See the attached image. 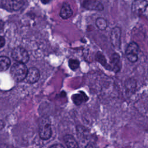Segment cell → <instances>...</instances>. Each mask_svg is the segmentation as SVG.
I'll return each instance as SVG.
<instances>
[{
    "label": "cell",
    "mask_w": 148,
    "mask_h": 148,
    "mask_svg": "<svg viewBox=\"0 0 148 148\" xmlns=\"http://www.w3.org/2000/svg\"><path fill=\"white\" fill-rule=\"evenodd\" d=\"M132 12L148 20V2L146 0H135L131 6Z\"/></svg>",
    "instance_id": "obj_3"
},
{
    "label": "cell",
    "mask_w": 148,
    "mask_h": 148,
    "mask_svg": "<svg viewBox=\"0 0 148 148\" xmlns=\"http://www.w3.org/2000/svg\"><path fill=\"white\" fill-rule=\"evenodd\" d=\"M28 69L24 63L17 62L11 67L10 74L16 82H21L25 79Z\"/></svg>",
    "instance_id": "obj_1"
},
{
    "label": "cell",
    "mask_w": 148,
    "mask_h": 148,
    "mask_svg": "<svg viewBox=\"0 0 148 148\" xmlns=\"http://www.w3.org/2000/svg\"><path fill=\"white\" fill-rule=\"evenodd\" d=\"M60 16L63 19H67L73 14V10L68 2H65L62 5L60 12Z\"/></svg>",
    "instance_id": "obj_10"
},
{
    "label": "cell",
    "mask_w": 148,
    "mask_h": 148,
    "mask_svg": "<svg viewBox=\"0 0 148 148\" xmlns=\"http://www.w3.org/2000/svg\"><path fill=\"white\" fill-rule=\"evenodd\" d=\"M95 25L100 30H105L108 27L106 20L103 17H98L96 19Z\"/></svg>",
    "instance_id": "obj_16"
},
{
    "label": "cell",
    "mask_w": 148,
    "mask_h": 148,
    "mask_svg": "<svg viewBox=\"0 0 148 148\" xmlns=\"http://www.w3.org/2000/svg\"><path fill=\"white\" fill-rule=\"evenodd\" d=\"M5 38L3 36H0V47H3L5 45Z\"/></svg>",
    "instance_id": "obj_18"
},
{
    "label": "cell",
    "mask_w": 148,
    "mask_h": 148,
    "mask_svg": "<svg viewBox=\"0 0 148 148\" xmlns=\"http://www.w3.org/2000/svg\"><path fill=\"white\" fill-rule=\"evenodd\" d=\"M68 65L69 68L72 70L75 71L79 68L80 65V62L79 61V60L76 59H71L69 60Z\"/></svg>",
    "instance_id": "obj_17"
},
{
    "label": "cell",
    "mask_w": 148,
    "mask_h": 148,
    "mask_svg": "<svg viewBox=\"0 0 148 148\" xmlns=\"http://www.w3.org/2000/svg\"><path fill=\"white\" fill-rule=\"evenodd\" d=\"M40 77V72L35 67H31L28 69L25 77L26 82L28 83L33 84L38 81Z\"/></svg>",
    "instance_id": "obj_8"
},
{
    "label": "cell",
    "mask_w": 148,
    "mask_h": 148,
    "mask_svg": "<svg viewBox=\"0 0 148 148\" xmlns=\"http://www.w3.org/2000/svg\"><path fill=\"white\" fill-rule=\"evenodd\" d=\"M39 134L41 139H49L52 134L50 120L47 117H42L39 121Z\"/></svg>",
    "instance_id": "obj_2"
},
{
    "label": "cell",
    "mask_w": 148,
    "mask_h": 148,
    "mask_svg": "<svg viewBox=\"0 0 148 148\" xmlns=\"http://www.w3.org/2000/svg\"><path fill=\"white\" fill-rule=\"evenodd\" d=\"M96 61L100 63L103 66H104L106 69H111L110 65H109L106 61V60L104 55L100 51H98L95 56Z\"/></svg>",
    "instance_id": "obj_14"
},
{
    "label": "cell",
    "mask_w": 148,
    "mask_h": 148,
    "mask_svg": "<svg viewBox=\"0 0 148 148\" xmlns=\"http://www.w3.org/2000/svg\"><path fill=\"white\" fill-rule=\"evenodd\" d=\"M72 99L75 105H80L83 102L87 101L88 97L84 92L79 91V93L73 94L72 96Z\"/></svg>",
    "instance_id": "obj_11"
},
{
    "label": "cell",
    "mask_w": 148,
    "mask_h": 148,
    "mask_svg": "<svg viewBox=\"0 0 148 148\" xmlns=\"http://www.w3.org/2000/svg\"><path fill=\"white\" fill-rule=\"evenodd\" d=\"M121 35L120 28L115 27L110 31V41L112 46L116 49H120L121 46Z\"/></svg>",
    "instance_id": "obj_7"
},
{
    "label": "cell",
    "mask_w": 148,
    "mask_h": 148,
    "mask_svg": "<svg viewBox=\"0 0 148 148\" xmlns=\"http://www.w3.org/2000/svg\"><path fill=\"white\" fill-rule=\"evenodd\" d=\"M50 147H64V146L61 144H56L51 146Z\"/></svg>",
    "instance_id": "obj_19"
},
{
    "label": "cell",
    "mask_w": 148,
    "mask_h": 148,
    "mask_svg": "<svg viewBox=\"0 0 148 148\" xmlns=\"http://www.w3.org/2000/svg\"><path fill=\"white\" fill-rule=\"evenodd\" d=\"M125 90L127 94H132L134 92L135 90L136 87V80L134 79L130 78L125 80Z\"/></svg>",
    "instance_id": "obj_12"
},
{
    "label": "cell",
    "mask_w": 148,
    "mask_h": 148,
    "mask_svg": "<svg viewBox=\"0 0 148 148\" xmlns=\"http://www.w3.org/2000/svg\"><path fill=\"white\" fill-rule=\"evenodd\" d=\"M24 4L23 0H2L1 2L2 7L9 11H17Z\"/></svg>",
    "instance_id": "obj_6"
},
{
    "label": "cell",
    "mask_w": 148,
    "mask_h": 148,
    "mask_svg": "<svg viewBox=\"0 0 148 148\" xmlns=\"http://www.w3.org/2000/svg\"><path fill=\"white\" fill-rule=\"evenodd\" d=\"M110 67L115 73H118L121 69V62L120 57L119 53H114L110 57Z\"/></svg>",
    "instance_id": "obj_9"
},
{
    "label": "cell",
    "mask_w": 148,
    "mask_h": 148,
    "mask_svg": "<svg viewBox=\"0 0 148 148\" xmlns=\"http://www.w3.org/2000/svg\"><path fill=\"white\" fill-rule=\"evenodd\" d=\"M10 65V59L6 56L0 57V72L5 71L9 67Z\"/></svg>",
    "instance_id": "obj_15"
},
{
    "label": "cell",
    "mask_w": 148,
    "mask_h": 148,
    "mask_svg": "<svg viewBox=\"0 0 148 148\" xmlns=\"http://www.w3.org/2000/svg\"><path fill=\"white\" fill-rule=\"evenodd\" d=\"M64 140L68 147H78L79 145L74 137L71 135H66L64 137Z\"/></svg>",
    "instance_id": "obj_13"
},
{
    "label": "cell",
    "mask_w": 148,
    "mask_h": 148,
    "mask_svg": "<svg viewBox=\"0 0 148 148\" xmlns=\"http://www.w3.org/2000/svg\"><path fill=\"white\" fill-rule=\"evenodd\" d=\"M139 53V47L138 45L132 42L130 43L125 50V56L131 62H135L138 60V54Z\"/></svg>",
    "instance_id": "obj_4"
},
{
    "label": "cell",
    "mask_w": 148,
    "mask_h": 148,
    "mask_svg": "<svg viewBox=\"0 0 148 148\" xmlns=\"http://www.w3.org/2000/svg\"><path fill=\"white\" fill-rule=\"evenodd\" d=\"M12 57L17 62L27 63L29 60V55L27 50L20 46L15 47L12 51Z\"/></svg>",
    "instance_id": "obj_5"
}]
</instances>
